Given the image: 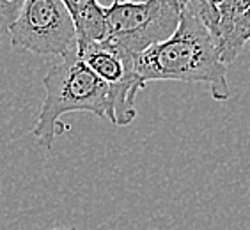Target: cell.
<instances>
[{"label": "cell", "instance_id": "cell-1", "mask_svg": "<svg viewBox=\"0 0 250 230\" xmlns=\"http://www.w3.org/2000/svg\"><path fill=\"white\" fill-rule=\"evenodd\" d=\"M135 71L144 83L151 80L208 83L217 101L231 96L227 66L220 57L217 39L187 7H181L178 29L167 41L154 44L135 58Z\"/></svg>", "mask_w": 250, "mask_h": 230}, {"label": "cell", "instance_id": "cell-2", "mask_svg": "<svg viewBox=\"0 0 250 230\" xmlns=\"http://www.w3.org/2000/svg\"><path fill=\"white\" fill-rule=\"evenodd\" d=\"M43 87L46 94L38 122L32 130L41 147L52 149L57 134L61 133L59 120L62 115L71 112H89L100 119L108 117V89L96 77V73L78 57V50L52 66L43 78Z\"/></svg>", "mask_w": 250, "mask_h": 230}, {"label": "cell", "instance_id": "cell-3", "mask_svg": "<svg viewBox=\"0 0 250 230\" xmlns=\"http://www.w3.org/2000/svg\"><path fill=\"white\" fill-rule=\"evenodd\" d=\"M106 43L137 58L140 53L167 41L179 25V0H146L105 7Z\"/></svg>", "mask_w": 250, "mask_h": 230}, {"label": "cell", "instance_id": "cell-4", "mask_svg": "<svg viewBox=\"0 0 250 230\" xmlns=\"http://www.w3.org/2000/svg\"><path fill=\"white\" fill-rule=\"evenodd\" d=\"M11 44L36 55L67 57L77 52V30L62 0H25L15 21Z\"/></svg>", "mask_w": 250, "mask_h": 230}, {"label": "cell", "instance_id": "cell-5", "mask_svg": "<svg viewBox=\"0 0 250 230\" xmlns=\"http://www.w3.org/2000/svg\"><path fill=\"white\" fill-rule=\"evenodd\" d=\"M82 58L108 89V119L116 126H128L137 117L135 96L146 83L135 71V58L110 46L106 41L78 48Z\"/></svg>", "mask_w": 250, "mask_h": 230}, {"label": "cell", "instance_id": "cell-6", "mask_svg": "<svg viewBox=\"0 0 250 230\" xmlns=\"http://www.w3.org/2000/svg\"><path fill=\"white\" fill-rule=\"evenodd\" d=\"M247 41H250V7L231 23L224 25L217 34L218 52L226 66L234 62Z\"/></svg>", "mask_w": 250, "mask_h": 230}, {"label": "cell", "instance_id": "cell-7", "mask_svg": "<svg viewBox=\"0 0 250 230\" xmlns=\"http://www.w3.org/2000/svg\"><path fill=\"white\" fill-rule=\"evenodd\" d=\"M25 0H0V34L9 32L18 19Z\"/></svg>", "mask_w": 250, "mask_h": 230}, {"label": "cell", "instance_id": "cell-8", "mask_svg": "<svg viewBox=\"0 0 250 230\" xmlns=\"http://www.w3.org/2000/svg\"><path fill=\"white\" fill-rule=\"evenodd\" d=\"M100 4H105V7L112 4H128V2H133V4H139V2H146V0H98Z\"/></svg>", "mask_w": 250, "mask_h": 230}, {"label": "cell", "instance_id": "cell-9", "mask_svg": "<svg viewBox=\"0 0 250 230\" xmlns=\"http://www.w3.org/2000/svg\"><path fill=\"white\" fill-rule=\"evenodd\" d=\"M224 7H236V0H217V9H224Z\"/></svg>", "mask_w": 250, "mask_h": 230}, {"label": "cell", "instance_id": "cell-10", "mask_svg": "<svg viewBox=\"0 0 250 230\" xmlns=\"http://www.w3.org/2000/svg\"><path fill=\"white\" fill-rule=\"evenodd\" d=\"M249 7H250V0H236V9L240 11V13H245Z\"/></svg>", "mask_w": 250, "mask_h": 230}, {"label": "cell", "instance_id": "cell-11", "mask_svg": "<svg viewBox=\"0 0 250 230\" xmlns=\"http://www.w3.org/2000/svg\"><path fill=\"white\" fill-rule=\"evenodd\" d=\"M50 230H71V229H62V227H55V229H50Z\"/></svg>", "mask_w": 250, "mask_h": 230}]
</instances>
